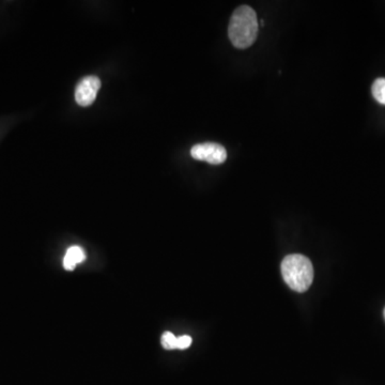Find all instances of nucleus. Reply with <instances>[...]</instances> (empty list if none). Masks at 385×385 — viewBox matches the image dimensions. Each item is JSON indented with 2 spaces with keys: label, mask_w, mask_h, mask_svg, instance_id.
Masks as SVG:
<instances>
[{
  "label": "nucleus",
  "mask_w": 385,
  "mask_h": 385,
  "mask_svg": "<svg viewBox=\"0 0 385 385\" xmlns=\"http://www.w3.org/2000/svg\"><path fill=\"white\" fill-rule=\"evenodd\" d=\"M259 24L253 8L240 6L232 13L228 27L230 42L239 50L251 48L258 36Z\"/></svg>",
  "instance_id": "obj_1"
},
{
  "label": "nucleus",
  "mask_w": 385,
  "mask_h": 385,
  "mask_svg": "<svg viewBox=\"0 0 385 385\" xmlns=\"http://www.w3.org/2000/svg\"><path fill=\"white\" fill-rule=\"evenodd\" d=\"M282 278L286 284L297 292H305L313 280V268L311 260L303 255L293 254L282 262Z\"/></svg>",
  "instance_id": "obj_2"
},
{
  "label": "nucleus",
  "mask_w": 385,
  "mask_h": 385,
  "mask_svg": "<svg viewBox=\"0 0 385 385\" xmlns=\"http://www.w3.org/2000/svg\"><path fill=\"white\" fill-rule=\"evenodd\" d=\"M191 156L197 160H204L212 165H220L227 158V151L222 145L216 143H204L193 147Z\"/></svg>",
  "instance_id": "obj_3"
},
{
  "label": "nucleus",
  "mask_w": 385,
  "mask_h": 385,
  "mask_svg": "<svg viewBox=\"0 0 385 385\" xmlns=\"http://www.w3.org/2000/svg\"><path fill=\"white\" fill-rule=\"evenodd\" d=\"M101 88V81L96 76L83 79L75 89V101L83 107L91 105L96 101V94Z\"/></svg>",
  "instance_id": "obj_4"
},
{
  "label": "nucleus",
  "mask_w": 385,
  "mask_h": 385,
  "mask_svg": "<svg viewBox=\"0 0 385 385\" xmlns=\"http://www.w3.org/2000/svg\"><path fill=\"white\" fill-rule=\"evenodd\" d=\"M86 259L84 249L79 247H72L67 249L65 259H63V267L65 270H74L79 263L83 262Z\"/></svg>",
  "instance_id": "obj_5"
},
{
  "label": "nucleus",
  "mask_w": 385,
  "mask_h": 385,
  "mask_svg": "<svg viewBox=\"0 0 385 385\" xmlns=\"http://www.w3.org/2000/svg\"><path fill=\"white\" fill-rule=\"evenodd\" d=\"M371 94L378 103L385 105V79H377L373 82Z\"/></svg>",
  "instance_id": "obj_6"
},
{
  "label": "nucleus",
  "mask_w": 385,
  "mask_h": 385,
  "mask_svg": "<svg viewBox=\"0 0 385 385\" xmlns=\"http://www.w3.org/2000/svg\"><path fill=\"white\" fill-rule=\"evenodd\" d=\"M177 338L172 333H164L162 336V344L166 350L177 349Z\"/></svg>",
  "instance_id": "obj_7"
},
{
  "label": "nucleus",
  "mask_w": 385,
  "mask_h": 385,
  "mask_svg": "<svg viewBox=\"0 0 385 385\" xmlns=\"http://www.w3.org/2000/svg\"><path fill=\"white\" fill-rule=\"evenodd\" d=\"M191 344V338L187 335L177 338V349L185 350L189 348Z\"/></svg>",
  "instance_id": "obj_8"
},
{
  "label": "nucleus",
  "mask_w": 385,
  "mask_h": 385,
  "mask_svg": "<svg viewBox=\"0 0 385 385\" xmlns=\"http://www.w3.org/2000/svg\"><path fill=\"white\" fill-rule=\"evenodd\" d=\"M384 318H385V309H384Z\"/></svg>",
  "instance_id": "obj_9"
}]
</instances>
